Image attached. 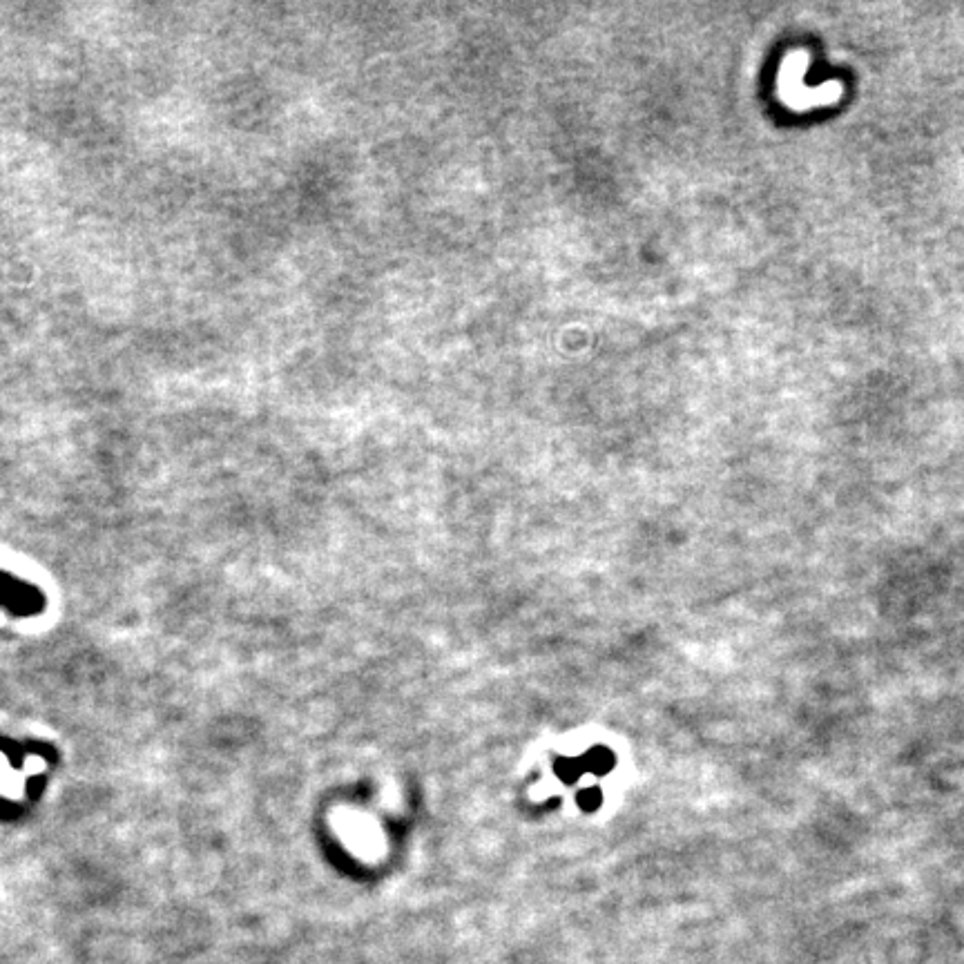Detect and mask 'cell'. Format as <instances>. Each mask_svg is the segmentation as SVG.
Wrapping results in <instances>:
<instances>
[{"label": "cell", "instance_id": "obj_1", "mask_svg": "<svg viewBox=\"0 0 964 964\" xmlns=\"http://www.w3.org/2000/svg\"><path fill=\"white\" fill-rule=\"evenodd\" d=\"M804 70H806V56H802V54H793L784 63L782 81H779V85H782L784 99H788V103H793V105L828 103V101H833L837 94H840L837 85H833V88H828V90L806 88L804 81H802Z\"/></svg>", "mask_w": 964, "mask_h": 964}, {"label": "cell", "instance_id": "obj_2", "mask_svg": "<svg viewBox=\"0 0 964 964\" xmlns=\"http://www.w3.org/2000/svg\"><path fill=\"white\" fill-rule=\"evenodd\" d=\"M0 605L18 614H30L41 607V596L32 587L18 583L16 578L0 572Z\"/></svg>", "mask_w": 964, "mask_h": 964}, {"label": "cell", "instance_id": "obj_3", "mask_svg": "<svg viewBox=\"0 0 964 964\" xmlns=\"http://www.w3.org/2000/svg\"><path fill=\"white\" fill-rule=\"evenodd\" d=\"M587 766L599 770V773H605V770H610L612 759L607 755V750H594V753L587 757Z\"/></svg>", "mask_w": 964, "mask_h": 964}, {"label": "cell", "instance_id": "obj_4", "mask_svg": "<svg viewBox=\"0 0 964 964\" xmlns=\"http://www.w3.org/2000/svg\"><path fill=\"white\" fill-rule=\"evenodd\" d=\"M599 799H601L599 790H590V793H583V795H581V802H583L585 806H596V804H599Z\"/></svg>", "mask_w": 964, "mask_h": 964}]
</instances>
